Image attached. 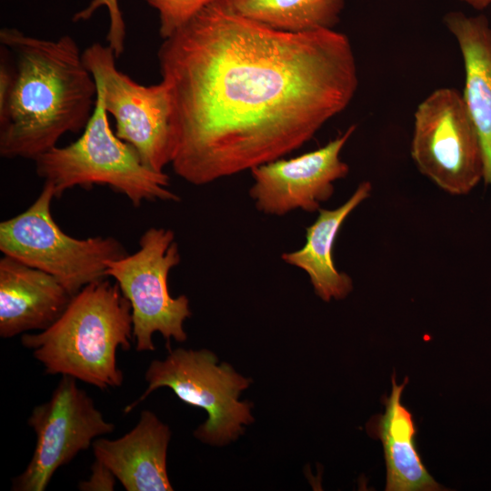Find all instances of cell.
<instances>
[{"mask_svg": "<svg viewBox=\"0 0 491 491\" xmlns=\"http://www.w3.org/2000/svg\"><path fill=\"white\" fill-rule=\"evenodd\" d=\"M410 155L418 171L451 195H466L484 181V152L462 93L440 87L421 101Z\"/></svg>", "mask_w": 491, "mask_h": 491, "instance_id": "obj_7", "label": "cell"}, {"mask_svg": "<svg viewBox=\"0 0 491 491\" xmlns=\"http://www.w3.org/2000/svg\"><path fill=\"white\" fill-rule=\"evenodd\" d=\"M75 380L62 376L51 398L33 409L28 425L36 444L26 468L13 480V490L44 491L59 467L87 450L95 437L115 430Z\"/></svg>", "mask_w": 491, "mask_h": 491, "instance_id": "obj_10", "label": "cell"}, {"mask_svg": "<svg viewBox=\"0 0 491 491\" xmlns=\"http://www.w3.org/2000/svg\"><path fill=\"white\" fill-rule=\"evenodd\" d=\"M35 162L37 175L52 185L56 198L75 186L90 189L101 185L125 195L134 206L144 201H180L169 189V176L145 166L137 151L113 132L98 95L83 135L66 146L51 148Z\"/></svg>", "mask_w": 491, "mask_h": 491, "instance_id": "obj_4", "label": "cell"}, {"mask_svg": "<svg viewBox=\"0 0 491 491\" xmlns=\"http://www.w3.org/2000/svg\"><path fill=\"white\" fill-rule=\"evenodd\" d=\"M159 14V35L164 39L186 25L215 0H144Z\"/></svg>", "mask_w": 491, "mask_h": 491, "instance_id": "obj_18", "label": "cell"}, {"mask_svg": "<svg viewBox=\"0 0 491 491\" xmlns=\"http://www.w3.org/2000/svg\"><path fill=\"white\" fill-rule=\"evenodd\" d=\"M147 388L125 408L130 412L159 387H169L185 404L206 411L207 420L194 436L212 446H224L244 432V426L254 421L252 404L239 396L251 379L244 377L207 349L176 348L165 360H154L145 372Z\"/></svg>", "mask_w": 491, "mask_h": 491, "instance_id": "obj_6", "label": "cell"}, {"mask_svg": "<svg viewBox=\"0 0 491 491\" xmlns=\"http://www.w3.org/2000/svg\"><path fill=\"white\" fill-rule=\"evenodd\" d=\"M227 1L238 14L290 33L334 29L345 7V0Z\"/></svg>", "mask_w": 491, "mask_h": 491, "instance_id": "obj_17", "label": "cell"}, {"mask_svg": "<svg viewBox=\"0 0 491 491\" xmlns=\"http://www.w3.org/2000/svg\"><path fill=\"white\" fill-rule=\"evenodd\" d=\"M444 23L463 58L462 94L482 145L484 182L491 191V25L485 15H467L459 11L448 12Z\"/></svg>", "mask_w": 491, "mask_h": 491, "instance_id": "obj_14", "label": "cell"}, {"mask_svg": "<svg viewBox=\"0 0 491 491\" xmlns=\"http://www.w3.org/2000/svg\"><path fill=\"white\" fill-rule=\"evenodd\" d=\"M132 337L130 302L116 283L104 278L73 296L51 326L23 335L21 342L46 374L69 376L105 389L122 385L116 350H129Z\"/></svg>", "mask_w": 491, "mask_h": 491, "instance_id": "obj_3", "label": "cell"}, {"mask_svg": "<svg viewBox=\"0 0 491 491\" xmlns=\"http://www.w3.org/2000/svg\"><path fill=\"white\" fill-rule=\"evenodd\" d=\"M469 6L482 11L491 5V0H459Z\"/></svg>", "mask_w": 491, "mask_h": 491, "instance_id": "obj_21", "label": "cell"}, {"mask_svg": "<svg viewBox=\"0 0 491 491\" xmlns=\"http://www.w3.org/2000/svg\"><path fill=\"white\" fill-rule=\"evenodd\" d=\"M181 261L175 234L170 229L150 227L140 237L139 249L106 263L112 276L130 302L133 336L137 351H154L152 336L159 332L167 341L184 342V322L191 316L188 298L169 294L167 278Z\"/></svg>", "mask_w": 491, "mask_h": 491, "instance_id": "obj_8", "label": "cell"}, {"mask_svg": "<svg viewBox=\"0 0 491 491\" xmlns=\"http://www.w3.org/2000/svg\"><path fill=\"white\" fill-rule=\"evenodd\" d=\"M95 78L75 40L0 31V155L35 160L65 133L88 124L96 102Z\"/></svg>", "mask_w": 491, "mask_h": 491, "instance_id": "obj_2", "label": "cell"}, {"mask_svg": "<svg viewBox=\"0 0 491 491\" xmlns=\"http://www.w3.org/2000/svg\"><path fill=\"white\" fill-rule=\"evenodd\" d=\"M116 477L102 462L95 460L91 466V475L87 480L81 481L78 488L82 491H112L115 489Z\"/></svg>", "mask_w": 491, "mask_h": 491, "instance_id": "obj_20", "label": "cell"}, {"mask_svg": "<svg viewBox=\"0 0 491 491\" xmlns=\"http://www.w3.org/2000/svg\"><path fill=\"white\" fill-rule=\"evenodd\" d=\"M408 382L401 385L392 376V391L383 400L385 413L375 416L367 426L372 436L383 445L386 466V491L444 490L426 470L416 443V426L412 413L402 404V394Z\"/></svg>", "mask_w": 491, "mask_h": 491, "instance_id": "obj_16", "label": "cell"}, {"mask_svg": "<svg viewBox=\"0 0 491 491\" xmlns=\"http://www.w3.org/2000/svg\"><path fill=\"white\" fill-rule=\"evenodd\" d=\"M171 431L153 412L144 410L135 426L123 436L98 438L92 447L126 491H171L166 454Z\"/></svg>", "mask_w": 491, "mask_h": 491, "instance_id": "obj_12", "label": "cell"}, {"mask_svg": "<svg viewBox=\"0 0 491 491\" xmlns=\"http://www.w3.org/2000/svg\"><path fill=\"white\" fill-rule=\"evenodd\" d=\"M105 6L109 13L110 25L106 35L108 45L118 58L125 48V25L118 5V0H92L83 10L73 16L74 22L88 20L100 7Z\"/></svg>", "mask_w": 491, "mask_h": 491, "instance_id": "obj_19", "label": "cell"}, {"mask_svg": "<svg viewBox=\"0 0 491 491\" xmlns=\"http://www.w3.org/2000/svg\"><path fill=\"white\" fill-rule=\"evenodd\" d=\"M173 101L171 165L203 185L282 158L343 112L358 87L349 38L290 33L215 0L163 40Z\"/></svg>", "mask_w": 491, "mask_h": 491, "instance_id": "obj_1", "label": "cell"}, {"mask_svg": "<svg viewBox=\"0 0 491 491\" xmlns=\"http://www.w3.org/2000/svg\"><path fill=\"white\" fill-rule=\"evenodd\" d=\"M52 185L45 182L34 203L21 214L0 223V250L53 276L73 296L86 285L106 277V263L127 255L112 236L77 239L54 220Z\"/></svg>", "mask_w": 491, "mask_h": 491, "instance_id": "obj_5", "label": "cell"}, {"mask_svg": "<svg viewBox=\"0 0 491 491\" xmlns=\"http://www.w3.org/2000/svg\"><path fill=\"white\" fill-rule=\"evenodd\" d=\"M371 192L372 184L363 181L341 205L319 209L316 219L306 227L305 245L300 249L281 255L285 263L307 275L315 293L325 302L344 299L353 290L352 278L336 268L333 250L345 221L371 195Z\"/></svg>", "mask_w": 491, "mask_h": 491, "instance_id": "obj_15", "label": "cell"}, {"mask_svg": "<svg viewBox=\"0 0 491 491\" xmlns=\"http://www.w3.org/2000/svg\"><path fill=\"white\" fill-rule=\"evenodd\" d=\"M104 107L115 121V135L131 145L142 163L164 172L173 154V101L168 85H145L120 71L114 50L94 43L82 53Z\"/></svg>", "mask_w": 491, "mask_h": 491, "instance_id": "obj_9", "label": "cell"}, {"mask_svg": "<svg viewBox=\"0 0 491 491\" xmlns=\"http://www.w3.org/2000/svg\"><path fill=\"white\" fill-rule=\"evenodd\" d=\"M355 125L324 146L294 158H279L250 170L254 183L249 196L266 215L283 216L295 211L321 209L335 191V183L345 178L349 165L341 152L356 131Z\"/></svg>", "mask_w": 491, "mask_h": 491, "instance_id": "obj_11", "label": "cell"}, {"mask_svg": "<svg viewBox=\"0 0 491 491\" xmlns=\"http://www.w3.org/2000/svg\"><path fill=\"white\" fill-rule=\"evenodd\" d=\"M71 298L53 276L8 256L0 259L1 337L48 328Z\"/></svg>", "mask_w": 491, "mask_h": 491, "instance_id": "obj_13", "label": "cell"}]
</instances>
